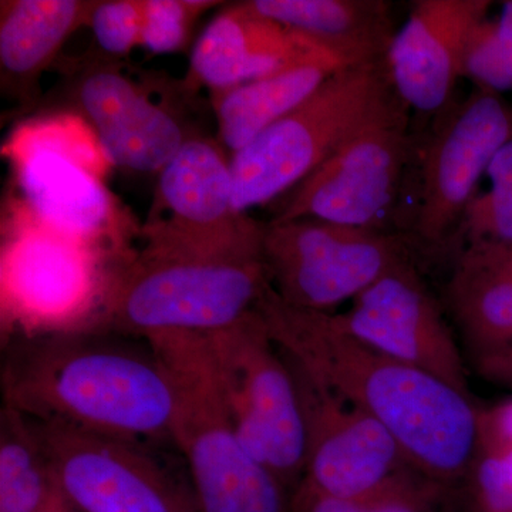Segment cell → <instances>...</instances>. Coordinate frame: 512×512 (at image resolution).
<instances>
[{
    "label": "cell",
    "instance_id": "obj_1",
    "mask_svg": "<svg viewBox=\"0 0 512 512\" xmlns=\"http://www.w3.org/2000/svg\"><path fill=\"white\" fill-rule=\"evenodd\" d=\"M256 309L279 350L379 421L414 471L448 488L467 480L480 416L471 397L370 348L343 328L338 313L289 305L271 285Z\"/></svg>",
    "mask_w": 512,
    "mask_h": 512
},
{
    "label": "cell",
    "instance_id": "obj_2",
    "mask_svg": "<svg viewBox=\"0 0 512 512\" xmlns=\"http://www.w3.org/2000/svg\"><path fill=\"white\" fill-rule=\"evenodd\" d=\"M104 330L19 336L2 373L5 406L39 421L137 441H171L173 382L150 345Z\"/></svg>",
    "mask_w": 512,
    "mask_h": 512
},
{
    "label": "cell",
    "instance_id": "obj_3",
    "mask_svg": "<svg viewBox=\"0 0 512 512\" xmlns=\"http://www.w3.org/2000/svg\"><path fill=\"white\" fill-rule=\"evenodd\" d=\"M173 382L171 443L188 467L200 512H288L289 493L239 439L202 333L146 340Z\"/></svg>",
    "mask_w": 512,
    "mask_h": 512
},
{
    "label": "cell",
    "instance_id": "obj_4",
    "mask_svg": "<svg viewBox=\"0 0 512 512\" xmlns=\"http://www.w3.org/2000/svg\"><path fill=\"white\" fill-rule=\"evenodd\" d=\"M269 285L262 256L221 258L141 248L117 272L93 330L147 340L210 333L254 311Z\"/></svg>",
    "mask_w": 512,
    "mask_h": 512
},
{
    "label": "cell",
    "instance_id": "obj_5",
    "mask_svg": "<svg viewBox=\"0 0 512 512\" xmlns=\"http://www.w3.org/2000/svg\"><path fill=\"white\" fill-rule=\"evenodd\" d=\"M396 94L386 57L330 76L308 100L231 156L237 211L298 187Z\"/></svg>",
    "mask_w": 512,
    "mask_h": 512
},
{
    "label": "cell",
    "instance_id": "obj_6",
    "mask_svg": "<svg viewBox=\"0 0 512 512\" xmlns=\"http://www.w3.org/2000/svg\"><path fill=\"white\" fill-rule=\"evenodd\" d=\"M2 229V316L19 336L93 329L117 271L111 254L47 227L19 197Z\"/></svg>",
    "mask_w": 512,
    "mask_h": 512
},
{
    "label": "cell",
    "instance_id": "obj_7",
    "mask_svg": "<svg viewBox=\"0 0 512 512\" xmlns=\"http://www.w3.org/2000/svg\"><path fill=\"white\" fill-rule=\"evenodd\" d=\"M239 439L289 494L305 477V427L288 362L258 309L202 333Z\"/></svg>",
    "mask_w": 512,
    "mask_h": 512
},
{
    "label": "cell",
    "instance_id": "obj_8",
    "mask_svg": "<svg viewBox=\"0 0 512 512\" xmlns=\"http://www.w3.org/2000/svg\"><path fill=\"white\" fill-rule=\"evenodd\" d=\"M412 239L380 231L298 218L264 222L262 261L269 285L296 308L329 312L353 301L410 259Z\"/></svg>",
    "mask_w": 512,
    "mask_h": 512
},
{
    "label": "cell",
    "instance_id": "obj_9",
    "mask_svg": "<svg viewBox=\"0 0 512 512\" xmlns=\"http://www.w3.org/2000/svg\"><path fill=\"white\" fill-rule=\"evenodd\" d=\"M409 113V106L394 94L332 157L293 188L274 220L315 218L389 231L383 221L399 205L416 151Z\"/></svg>",
    "mask_w": 512,
    "mask_h": 512
},
{
    "label": "cell",
    "instance_id": "obj_10",
    "mask_svg": "<svg viewBox=\"0 0 512 512\" xmlns=\"http://www.w3.org/2000/svg\"><path fill=\"white\" fill-rule=\"evenodd\" d=\"M264 222L237 211L231 158L210 138L192 137L158 173L143 249L167 254L262 256Z\"/></svg>",
    "mask_w": 512,
    "mask_h": 512
},
{
    "label": "cell",
    "instance_id": "obj_11",
    "mask_svg": "<svg viewBox=\"0 0 512 512\" xmlns=\"http://www.w3.org/2000/svg\"><path fill=\"white\" fill-rule=\"evenodd\" d=\"M46 114L72 113L99 140L111 165L133 173H160L181 147L200 134L170 104L154 100V90L138 82L121 62L96 53L67 62Z\"/></svg>",
    "mask_w": 512,
    "mask_h": 512
},
{
    "label": "cell",
    "instance_id": "obj_12",
    "mask_svg": "<svg viewBox=\"0 0 512 512\" xmlns=\"http://www.w3.org/2000/svg\"><path fill=\"white\" fill-rule=\"evenodd\" d=\"M35 423L74 510L200 512L190 480L175 476L147 443L57 421Z\"/></svg>",
    "mask_w": 512,
    "mask_h": 512
},
{
    "label": "cell",
    "instance_id": "obj_13",
    "mask_svg": "<svg viewBox=\"0 0 512 512\" xmlns=\"http://www.w3.org/2000/svg\"><path fill=\"white\" fill-rule=\"evenodd\" d=\"M421 161L413 244L439 248L456 237L464 211L500 148L512 137V104L474 87L440 114Z\"/></svg>",
    "mask_w": 512,
    "mask_h": 512
},
{
    "label": "cell",
    "instance_id": "obj_14",
    "mask_svg": "<svg viewBox=\"0 0 512 512\" xmlns=\"http://www.w3.org/2000/svg\"><path fill=\"white\" fill-rule=\"evenodd\" d=\"M284 357L295 380L305 427L303 480L323 493L348 497L373 490L412 468L379 421Z\"/></svg>",
    "mask_w": 512,
    "mask_h": 512
},
{
    "label": "cell",
    "instance_id": "obj_15",
    "mask_svg": "<svg viewBox=\"0 0 512 512\" xmlns=\"http://www.w3.org/2000/svg\"><path fill=\"white\" fill-rule=\"evenodd\" d=\"M343 328L370 348L470 396L467 367L439 301L412 262L393 269L338 313Z\"/></svg>",
    "mask_w": 512,
    "mask_h": 512
},
{
    "label": "cell",
    "instance_id": "obj_16",
    "mask_svg": "<svg viewBox=\"0 0 512 512\" xmlns=\"http://www.w3.org/2000/svg\"><path fill=\"white\" fill-rule=\"evenodd\" d=\"M493 5L490 0L412 3L386 55L394 90L410 110L440 116L453 106L471 37Z\"/></svg>",
    "mask_w": 512,
    "mask_h": 512
},
{
    "label": "cell",
    "instance_id": "obj_17",
    "mask_svg": "<svg viewBox=\"0 0 512 512\" xmlns=\"http://www.w3.org/2000/svg\"><path fill=\"white\" fill-rule=\"evenodd\" d=\"M20 200L47 227L109 254L124 251L126 224L103 178L82 161L50 148L5 141Z\"/></svg>",
    "mask_w": 512,
    "mask_h": 512
},
{
    "label": "cell",
    "instance_id": "obj_18",
    "mask_svg": "<svg viewBox=\"0 0 512 512\" xmlns=\"http://www.w3.org/2000/svg\"><path fill=\"white\" fill-rule=\"evenodd\" d=\"M325 47L231 3L214 16L192 47L183 86L211 93L281 72Z\"/></svg>",
    "mask_w": 512,
    "mask_h": 512
},
{
    "label": "cell",
    "instance_id": "obj_19",
    "mask_svg": "<svg viewBox=\"0 0 512 512\" xmlns=\"http://www.w3.org/2000/svg\"><path fill=\"white\" fill-rule=\"evenodd\" d=\"M96 0H2L0 89L19 110L42 101L40 79L73 33L89 26Z\"/></svg>",
    "mask_w": 512,
    "mask_h": 512
},
{
    "label": "cell",
    "instance_id": "obj_20",
    "mask_svg": "<svg viewBox=\"0 0 512 512\" xmlns=\"http://www.w3.org/2000/svg\"><path fill=\"white\" fill-rule=\"evenodd\" d=\"M241 5L350 63L384 59L396 33L392 3L386 0H247Z\"/></svg>",
    "mask_w": 512,
    "mask_h": 512
},
{
    "label": "cell",
    "instance_id": "obj_21",
    "mask_svg": "<svg viewBox=\"0 0 512 512\" xmlns=\"http://www.w3.org/2000/svg\"><path fill=\"white\" fill-rule=\"evenodd\" d=\"M345 57L320 49L281 72L211 93L221 147L235 154L262 131L309 99L330 76L353 66Z\"/></svg>",
    "mask_w": 512,
    "mask_h": 512
},
{
    "label": "cell",
    "instance_id": "obj_22",
    "mask_svg": "<svg viewBox=\"0 0 512 512\" xmlns=\"http://www.w3.org/2000/svg\"><path fill=\"white\" fill-rule=\"evenodd\" d=\"M446 302L473 357L512 345V271L500 245H466L448 279Z\"/></svg>",
    "mask_w": 512,
    "mask_h": 512
},
{
    "label": "cell",
    "instance_id": "obj_23",
    "mask_svg": "<svg viewBox=\"0 0 512 512\" xmlns=\"http://www.w3.org/2000/svg\"><path fill=\"white\" fill-rule=\"evenodd\" d=\"M76 511L64 497L35 420L0 413V512Z\"/></svg>",
    "mask_w": 512,
    "mask_h": 512
},
{
    "label": "cell",
    "instance_id": "obj_24",
    "mask_svg": "<svg viewBox=\"0 0 512 512\" xmlns=\"http://www.w3.org/2000/svg\"><path fill=\"white\" fill-rule=\"evenodd\" d=\"M451 488L421 476L413 468L399 471L366 493L330 495L302 480L289 494L288 512H441Z\"/></svg>",
    "mask_w": 512,
    "mask_h": 512
},
{
    "label": "cell",
    "instance_id": "obj_25",
    "mask_svg": "<svg viewBox=\"0 0 512 512\" xmlns=\"http://www.w3.org/2000/svg\"><path fill=\"white\" fill-rule=\"evenodd\" d=\"M487 175L490 190L468 204L456 237L467 244L512 247V137L495 154Z\"/></svg>",
    "mask_w": 512,
    "mask_h": 512
},
{
    "label": "cell",
    "instance_id": "obj_26",
    "mask_svg": "<svg viewBox=\"0 0 512 512\" xmlns=\"http://www.w3.org/2000/svg\"><path fill=\"white\" fill-rule=\"evenodd\" d=\"M497 19H485L468 45L464 77L478 89L512 92V0L501 3Z\"/></svg>",
    "mask_w": 512,
    "mask_h": 512
},
{
    "label": "cell",
    "instance_id": "obj_27",
    "mask_svg": "<svg viewBox=\"0 0 512 512\" xmlns=\"http://www.w3.org/2000/svg\"><path fill=\"white\" fill-rule=\"evenodd\" d=\"M220 5L210 0H144L141 47L151 56L184 52L197 20Z\"/></svg>",
    "mask_w": 512,
    "mask_h": 512
},
{
    "label": "cell",
    "instance_id": "obj_28",
    "mask_svg": "<svg viewBox=\"0 0 512 512\" xmlns=\"http://www.w3.org/2000/svg\"><path fill=\"white\" fill-rule=\"evenodd\" d=\"M144 0H97L89 18L96 55L121 62L141 47Z\"/></svg>",
    "mask_w": 512,
    "mask_h": 512
},
{
    "label": "cell",
    "instance_id": "obj_29",
    "mask_svg": "<svg viewBox=\"0 0 512 512\" xmlns=\"http://www.w3.org/2000/svg\"><path fill=\"white\" fill-rule=\"evenodd\" d=\"M467 481L476 512H512V448L478 444Z\"/></svg>",
    "mask_w": 512,
    "mask_h": 512
},
{
    "label": "cell",
    "instance_id": "obj_30",
    "mask_svg": "<svg viewBox=\"0 0 512 512\" xmlns=\"http://www.w3.org/2000/svg\"><path fill=\"white\" fill-rule=\"evenodd\" d=\"M478 444L512 448V400L491 410H480Z\"/></svg>",
    "mask_w": 512,
    "mask_h": 512
},
{
    "label": "cell",
    "instance_id": "obj_31",
    "mask_svg": "<svg viewBox=\"0 0 512 512\" xmlns=\"http://www.w3.org/2000/svg\"><path fill=\"white\" fill-rule=\"evenodd\" d=\"M478 375L488 382L512 387V345L473 357Z\"/></svg>",
    "mask_w": 512,
    "mask_h": 512
},
{
    "label": "cell",
    "instance_id": "obj_32",
    "mask_svg": "<svg viewBox=\"0 0 512 512\" xmlns=\"http://www.w3.org/2000/svg\"><path fill=\"white\" fill-rule=\"evenodd\" d=\"M503 248L505 259H507L508 265H510V269L512 271V247H504V245H500Z\"/></svg>",
    "mask_w": 512,
    "mask_h": 512
},
{
    "label": "cell",
    "instance_id": "obj_33",
    "mask_svg": "<svg viewBox=\"0 0 512 512\" xmlns=\"http://www.w3.org/2000/svg\"><path fill=\"white\" fill-rule=\"evenodd\" d=\"M69 512H79V511H69Z\"/></svg>",
    "mask_w": 512,
    "mask_h": 512
}]
</instances>
